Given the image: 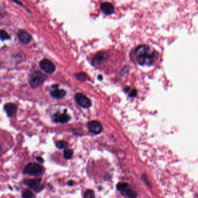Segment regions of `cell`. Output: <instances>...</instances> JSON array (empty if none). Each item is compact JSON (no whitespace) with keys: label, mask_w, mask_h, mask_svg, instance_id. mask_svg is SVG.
I'll list each match as a JSON object with an SVG mask.
<instances>
[{"label":"cell","mask_w":198,"mask_h":198,"mask_svg":"<svg viewBox=\"0 0 198 198\" xmlns=\"http://www.w3.org/2000/svg\"><path fill=\"white\" fill-rule=\"evenodd\" d=\"M75 99L77 103L83 108L87 109L91 105V102L90 100L86 96L82 94L81 93L76 94L75 95Z\"/></svg>","instance_id":"cell-6"},{"label":"cell","mask_w":198,"mask_h":198,"mask_svg":"<svg viewBox=\"0 0 198 198\" xmlns=\"http://www.w3.org/2000/svg\"><path fill=\"white\" fill-rule=\"evenodd\" d=\"M75 76H76V79L78 80H79V81H84V80H86V77H87V74L84 73H77Z\"/></svg>","instance_id":"cell-19"},{"label":"cell","mask_w":198,"mask_h":198,"mask_svg":"<svg viewBox=\"0 0 198 198\" xmlns=\"http://www.w3.org/2000/svg\"><path fill=\"white\" fill-rule=\"evenodd\" d=\"M70 120V117L66 113H56L53 116V120L55 123H66Z\"/></svg>","instance_id":"cell-9"},{"label":"cell","mask_w":198,"mask_h":198,"mask_svg":"<svg viewBox=\"0 0 198 198\" xmlns=\"http://www.w3.org/2000/svg\"><path fill=\"white\" fill-rule=\"evenodd\" d=\"M73 183H74V182H73L72 181H69V182H68V185H71H71H73Z\"/></svg>","instance_id":"cell-25"},{"label":"cell","mask_w":198,"mask_h":198,"mask_svg":"<svg viewBox=\"0 0 198 198\" xmlns=\"http://www.w3.org/2000/svg\"><path fill=\"white\" fill-rule=\"evenodd\" d=\"M88 128L90 131L94 134H99L102 131V126L98 121H91L88 123Z\"/></svg>","instance_id":"cell-7"},{"label":"cell","mask_w":198,"mask_h":198,"mask_svg":"<svg viewBox=\"0 0 198 198\" xmlns=\"http://www.w3.org/2000/svg\"><path fill=\"white\" fill-rule=\"evenodd\" d=\"M47 79V76L40 71H34L30 78V85L33 88L40 86Z\"/></svg>","instance_id":"cell-2"},{"label":"cell","mask_w":198,"mask_h":198,"mask_svg":"<svg viewBox=\"0 0 198 198\" xmlns=\"http://www.w3.org/2000/svg\"><path fill=\"white\" fill-rule=\"evenodd\" d=\"M128 187V184L127 183L125 182H119V184L117 185V189L118 190H120L121 192L122 190H125L126 188Z\"/></svg>","instance_id":"cell-18"},{"label":"cell","mask_w":198,"mask_h":198,"mask_svg":"<svg viewBox=\"0 0 198 198\" xmlns=\"http://www.w3.org/2000/svg\"><path fill=\"white\" fill-rule=\"evenodd\" d=\"M106 54L104 52H101L97 54L95 58L94 59V62L95 64H102L104 61L106 59Z\"/></svg>","instance_id":"cell-13"},{"label":"cell","mask_w":198,"mask_h":198,"mask_svg":"<svg viewBox=\"0 0 198 198\" xmlns=\"http://www.w3.org/2000/svg\"><path fill=\"white\" fill-rule=\"evenodd\" d=\"M10 36L7 33V32H5L4 30H0V40H6L9 39Z\"/></svg>","instance_id":"cell-16"},{"label":"cell","mask_w":198,"mask_h":198,"mask_svg":"<svg viewBox=\"0 0 198 198\" xmlns=\"http://www.w3.org/2000/svg\"><path fill=\"white\" fill-rule=\"evenodd\" d=\"M41 179H26L24 181L25 185L36 192H39L44 188V187L41 185Z\"/></svg>","instance_id":"cell-4"},{"label":"cell","mask_w":198,"mask_h":198,"mask_svg":"<svg viewBox=\"0 0 198 198\" xmlns=\"http://www.w3.org/2000/svg\"><path fill=\"white\" fill-rule=\"evenodd\" d=\"M68 145V143L67 142L61 140V141H59L56 143V146L59 149H63L66 148L67 146Z\"/></svg>","instance_id":"cell-17"},{"label":"cell","mask_w":198,"mask_h":198,"mask_svg":"<svg viewBox=\"0 0 198 198\" xmlns=\"http://www.w3.org/2000/svg\"><path fill=\"white\" fill-rule=\"evenodd\" d=\"M58 87H59V85H58V84H55V85H53V86H52V88L53 89H56V88H58Z\"/></svg>","instance_id":"cell-24"},{"label":"cell","mask_w":198,"mask_h":198,"mask_svg":"<svg viewBox=\"0 0 198 198\" xmlns=\"http://www.w3.org/2000/svg\"><path fill=\"white\" fill-rule=\"evenodd\" d=\"M135 54L137 62L141 65H151L155 58V52L146 45L140 46L137 48Z\"/></svg>","instance_id":"cell-1"},{"label":"cell","mask_w":198,"mask_h":198,"mask_svg":"<svg viewBox=\"0 0 198 198\" xmlns=\"http://www.w3.org/2000/svg\"><path fill=\"white\" fill-rule=\"evenodd\" d=\"M137 94V90L135 89H133L131 90V91L130 92V97H135L136 95Z\"/></svg>","instance_id":"cell-22"},{"label":"cell","mask_w":198,"mask_h":198,"mask_svg":"<svg viewBox=\"0 0 198 198\" xmlns=\"http://www.w3.org/2000/svg\"><path fill=\"white\" fill-rule=\"evenodd\" d=\"M41 69L48 74H52L55 71V66L53 63L47 59H42L40 62Z\"/></svg>","instance_id":"cell-5"},{"label":"cell","mask_w":198,"mask_h":198,"mask_svg":"<svg viewBox=\"0 0 198 198\" xmlns=\"http://www.w3.org/2000/svg\"><path fill=\"white\" fill-rule=\"evenodd\" d=\"M101 9L106 15H109L114 12L115 9L113 5L109 2H103L101 4Z\"/></svg>","instance_id":"cell-10"},{"label":"cell","mask_w":198,"mask_h":198,"mask_svg":"<svg viewBox=\"0 0 198 198\" xmlns=\"http://www.w3.org/2000/svg\"><path fill=\"white\" fill-rule=\"evenodd\" d=\"M73 155V152L71 149H65L64 152V158L66 159H70L72 158Z\"/></svg>","instance_id":"cell-15"},{"label":"cell","mask_w":198,"mask_h":198,"mask_svg":"<svg viewBox=\"0 0 198 198\" xmlns=\"http://www.w3.org/2000/svg\"><path fill=\"white\" fill-rule=\"evenodd\" d=\"M34 195L30 190H26L22 194V197L24 198H32Z\"/></svg>","instance_id":"cell-21"},{"label":"cell","mask_w":198,"mask_h":198,"mask_svg":"<svg viewBox=\"0 0 198 198\" xmlns=\"http://www.w3.org/2000/svg\"><path fill=\"white\" fill-rule=\"evenodd\" d=\"M130 88L128 87H127L124 88V91H125L126 93L128 92V91H130Z\"/></svg>","instance_id":"cell-26"},{"label":"cell","mask_w":198,"mask_h":198,"mask_svg":"<svg viewBox=\"0 0 198 198\" xmlns=\"http://www.w3.org/2000/svg\"><path fill=\"white\" fill-rule=\"evenodd\" d=\"M66 94L64 90H59L58 88L54 89L51 92V95L52 98L55 99H61L65 96Z\"/></svg>","instance_id":"cell-12"},{"label":"cell","mask_w":198,"mask_h":198,"mask_svg":"<svg viewBox=\"0 0 198 198\" xmlns=\"http://www.w3.org/2000/svg\"><path fill=\"white\" fill-rule=\"evenodd\" d=\"M124 195L128 196V197H130V198H135L137 196L136 193L134 191L131 190L130 189H128V187L126 188L125 190H122L121 192Z\"/></svg>","instance_id":"cell-14"},{"label":"cell","mask_w":198,"mask_h":198,"mask_svg":"<svg viewBox=\"0 0 198 198\" xmlns=\"http://www.w3.org/2000/svg\"><path fill=\"white\" fill-rule=\"evenodd\" d=\"M4 109L8 116L12 117L16 114L17 108L16 105L12 103H8L5 105Z\"/></svg>","instance_id":"cell-11"},{"label":"cell","mask_w":198,"mask_h":198,"mask_svg":"<svg viewBox=\"0 0 198 198\" xmlns=\"http://www.w3.org/2000/svg\"><path fill=\"white\" fill-rule=\"evenodd\" d=\"M36 159H37L39 162H40V163H42V162H44V160H43V159L41 158H40V157L37 158Z\"/></svg>","instance_id":"cell-23"},{"label":"cell","mask_w":198,"mask_h":198,"mask_svg":"<svg viewBox=\"0 0 198 198\" xmlns=\"http://www.w3.org/2000/svg\"><path fill=\"white\" fill-rule=\"evenodd\" d=\"M85 198H93L95 197L94 192L92 190H87L84 193Z\"/></svg>","instance_id":"cell-20"},{"label":"cell","mask_w":198,"mask_h":198,"mask_svg":"<svg viewBox=\"0 0 198 198\" xmlns=\"http://www.w3.org/2000/svg\"><path fill=\"white\" fill-rule=\"evenodd\" d=\"M42 172V167L36 163H29L24 167V173L26 174L30 175H37Z\"/></svg>","instance_id":"cell-3"},{"label":"cell","mask_w":198,"mask_h":198,"mask_svg":"<svg viewBox=\"0 0 198 198\" xmlns=\"http://www.w3.org/2000/svg\"><path fill=\"white\" fill-rule=\"evenodd\" d=\"M17 36H18L19 39L20 41V42H22L23 44H29L32 40L31 34L24 30H19L18 32Z\"/></svg>","instance_id":"cell-8"}]
</instances>
